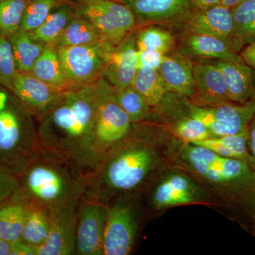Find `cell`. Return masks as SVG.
I'll return each instance as SVG.
<instances>
[{"label":"cell","mask_w":255,"mask_h":255,"mask_svg":"<svg viewBox=\"0 0 255 255\" xmlns=\"http://www.w3.org/2000/svg\"><path fill=\"white\" fill-rule=\"evenodd\" d=\"M16 73L11 43L7 37L0 35V85L11 90Z\"/></svg>","instance_id":"d590c367"},{"label":"cell","mask_w":255,"mask_h":255,"mask_svg":"<svg viewBox=\"0 0 255 255\" xmlns=\"http://www.w3.org/2000/svg\"><path fill=\"white\" fill-rule=\"evenodd\" d=\"M35 117L0 85V163L19 175L41 151Z\"/></svg>","instance_id":"277c9868"},{"label":"cell","mask_w":255,"mask_h":255,"mask_svg":"<svg viewBox=\"0 0 255 255\" xmlns=\"http://www.w3.org/2000/svg\"><path fill=\"white\" fill-rule=\"evenodd\" d=\"M224 77L231 102L244 104L251 100L253 68L246 63L218 60L214 62Z\"/></svg>","instance_id":"ffe728a7"},{"label":"cell","mask_w":255,"mask_h":255,"mask_svg":"<svg viewBox=\"0 0 255 255\" xmlns=\"http://www.w3.org/2000/svg\"><path fill=\"white\" fill-rule=\"evenodd\" d=\"M255 114V100L244 104L234 102L216 106L189 107V117L203 122L213 136L236 135L248 130Z\"/></svg>","instance_id":"9c48e42d"},{"label":"cell","mask_w":255,"mask_h":255,"mask_svg":"<svg viewBox=\"0 0 255 255\" xmlns=\"http://www.w3.org/2000/svg\"><path fill=\"white\" fill-rule=\"evenodd\" d=\"M235 31L242 46L255 42V0H243L231 9Z\"/></svg>","instance_id":"4dcf8cb0"},{"label":"cell","mask_w":255,"mask_h":255,"mask_svg":"<svg viewBox=\"0 0 255 255\" xmlns=\"http://www.w3.org/2000/svg\"><path fill=\"white\" fill-rule=\"evenodd\" d=\"M97 82L98 103L92 140L95 168L128 135L132 128L128 116L116 100L114 87L102 75Z\"/></svg>","instance_id":"8992f818"},{"label":"cell","mask_w":255,"mask_h":255,"mask_svg":"<svg viewBox=\"0 0 255 255\" xmlns=\"http://www.w3.org/2000/svg\"><path fill=\"white\" fill-rule=\"evenodd\" d=\"M158 163L153 142L140 123L91 172L80 178L82 197L108 204L132 195L145 184Z\"/></svg>","instance_id":"7a4b0ae2"},{"label":"cell","mask_w":255,"mask_h":255,"mask_svg":"<svg viewBox=\"0 0 255 255\" xmlns=\"http://www.w3.org/2000/svg\"><path fill=\"white\" fill-rule=\"evenodd\" d=\"M7 38L12 48L17 72L28 73L31 71L46 45L33 39L28 32L21 29Z\"/></svg>","instance_id":"83f0119b"},{"label":"cell","mask_w":255,"mask_h":255,"mask_svg":"<svg viewBox=\"0 0 255 255\" xmlns=\"http://www.w3.org/2000/svg\"><path fill=\"white\" fill-rule=\"evenodd\" d=\"M102 41H107L95 26L86 18L75 14L53 46L58 48L95 44Z\"/></svg>","instance_id":"4316f807"},{"label":"cell","mask_w":255,"mask_h":255,"mask_svg":"<svg viewBox=\"0 0 255 255\" xmlns=\"http://www.w3.org/2000/svg\"><path fill=\"white\" fill-rule=\"evenodd\" d=\"M194 105L216 106L231 102L224 77L214 63L194 64Z\"/></svg>","instance_id":"e0dca14e"},{"label":"cell","mask_w":255,"mask_h":255,"mask_svg":"<svg viewBox=\"0 0 255 255\" xmlns=\"http://www.w3.org/2000/svg\"><path fill=\"white\" fill-rule=\"evenodd\" d=\"M65 89L50 85L31 73L17 72L10 90L22 102L37 121Z\"/></svg>","instance_id":"2e32d148"},{"label":"cell","mask_w":255,"mask_h":255,"mask_svg":"<svg viewBox=\"0 0 255 255\" xmlns=\"http://www.w3.org/2000/svg\"><path fill=\"white\" fill-rule=\"evenodd\" d=\"M193 67L192 61L184 55H165L158 70L169 92L192 98L194 93Z\"/></svg>","instance_id":"d6986e66"},{"label":"cell","mask_w":255,"mask_h":255,"mask_svg":"<svg viewBox=\"0 0 255 255\" xmlns=\"http://www.w3.org/2000/svg\"><path fill=\"white\" fill-rule=\"evenodd\" d=\"M30 0H0V35L6 37L21 29Z\"/></svg>","instance_id":"d6a6232c"},{"label":"cell","mask_w":255,"mask_h":255,"mask_svg":"<svg viewBox=\"0 0 255 255\" xmlns=\"http://www.w3.org/2000/svg\"><path fill=\"white\" fill-rule=\"evenodd\" d=\"M137 49L152 50L166 55L174 46V37L163 28H146L136 35Z\"/></svg>","instance_id":"836d02e7"},{"label":"cell","mask_w":255,"mask_h":255,"mask_svg":"<svg viewBox=\"0 0 255 255\" xmlns=\"http://www.w3.org/2000/svg\"><path fill=\"white\" fill-rule=\"evenodd\" d=\"M241 55L247 65L255 69V42L248 45L242 52Z\"/></svg>","instance_id":"ab89813d"},{"label":"cell","mask_w":255,"mask_h":255,"mask_svg":"<svg viewBox=\"0 0 255 255\" xmlns=\"http://www.w3.org/2000/svg\"><path fill=\"white\" fill-rule=\"evenodd\" d=\"M76 14L86 18L105 41L119 44L132 31L136 19L119 0H70Z\"/></svg>","instance_id":"52a82bcc"},{"label":"cell","mask_w":255,"mask_h":255,"mask_svg":"<svg viewBox=\"0 0 255 255\" xmlns=\"http://www.w3.org/2000/svg\"><path fill=\"white\" fill-rule=\"evenodd\" d=\"M70 0H30L25 10L21 30L34 31L39 27L58 6Z\"/></svg>","instance_id":"1f68e13d"},{"label":"cell","mask_w":255,"mask_h":255,"mask_svg":"<svg viewBox=\"0 0 255 255\" xmlns=\"http://www.w3.org/2000/svg\"></svg>","instance_id":"bcb514c9"},{"label":"cell","mask_w":255,"mask_h":255,"mask_svg":"<svg viewBox=\"0 0 255 255\" xmlns=\"http://www.w3.org/2000/svg\"><path fill=\"white\" fill-rule=\"evenodd\" d=\"M164 55L152 50L137 49L138 68H145L158 70L163 61Z\"/></svg>","instance_id":"74e56055"},{"label":"cell","mask_w":255,"mask_h":255,"mask_svg":"<svg viewBox=\"0 0 255 255\" xmlns=\"http://www.w3.org/2000/svg\"><path fill=\"white\" fill-rule=\"evenodd\" d=\"M114 89L116 100L132 124L141 123L150 117V106L132 85Z\"/></svg>","instance_id":"f546056e"},{"label":"cell","mask_w":255,"mask_h":255,"mask_svg":"<svg viewBox=\"0 0 255 255\" xmlns=\"http://www.w3.org/2000/svg\"><path fill=\"white\" fill-rule=\"evenodd\" d=\"M26 203L13 196L0 204V238L10 243L21 241Z\"/></svg>","instance_id":"d4e9b609"},{"label":"cell","mask_w":255,"mask_h":255,"mask_svg":"<svg viewBox=\"0 0 255 255\" xmlns=\"http://www.w3.org/2000/svg\"><path fill=\"white\" fill-rule=\"evenodd\" d=\"M187 46L192 54L202 58L244 63L238 52L226 42L209 35L192 33L188 38Z\"/></svg>","instance_id":"cb8c5ba5"},{"label":"cell","mask_w":255,"mask_h":255,"mask_svg":"<svg viewBox=\"0 0 255 255\" xmlns=\"http://www.w3.org/2000/svg\"><path fill=\"white\" fill-rule=\"evenodd\" d=\"M131 85L151 107L158 105L169 92L159 70L139 68Z\"/></svg>","instance_id":"f1b7e54d"},{"label":"cell","mask_w":255,"mask_h":255,"mask_svg":"<svg viewBox=\"0 0 255 255\" xmlns=\"http://www.w3.org/2000/svg\"><path fill=\"white\" fill-rule=\"evenodd\" d=\"M97 80L64 90L36 121L41 150L63 159L80 177L96 167L92 140L99 97Z\"/></svg>","instance_id":"6da1fadb"},{"label":"cell","mask_w":255,"mask_h":255,"mask_svg":"<svg viewBox=\"0 0 255 255\" xmlns=\"http://www.w3.org/2000/svg\"><path fill=\"white\" fill-rule=\"evenodd\" d=\"M28 73L58 88L65 89L74 85L64 72L58 48L53 45H46L43 53Z\"/></svg>","instance_id":"603a6c76"},{"label":"cell","mask_w":255,"mask_h":255,"mask_svg":"<svg viewBox=\"0 0 255 255\" xmlns=\"http://www.w3.org/2000/svg\"><path fill=\"white\" fill-rule=\"evenodd\" d=\"M78 205L50 211L52 223L49 236L44 244L37 248L36 255H75Z\"/></svg>","instance_id":"9a60e30c"},{"label":"cell","mask_w":255,"mask_h":255,"mask_svg":"<svg viewBox=\"0 0 255 255\" xmlns=\"http://www.w3.org/2000/svg\"><path fill=\"white\" fill-rule=\"evenodd\" d=\"M137 70L136 34L131 31L119 44L111 46L102 76L112 86L122 88L131 85Z\"/></svg>","instance_id":"7c38bea8"},{"label":"cell","mask_w":255,"mask_h":255,"mask_svg":"<svg viewBox=\"0 0 255 255\" xmlns=\"http://www.w3.org/2000/svg\"><path fill=\"white\" fill-rule=\"evenodd\" d=\"M11 255H36V249L22 242L12 243Z\"/></svg>","instance_id":"f35d334b"},{"label":"cell","mask_w":255,"mask_h":255,"mask_svg":"<svg viewBox=\"0 0 255 255\" xmlns=\"http://www.w3.org/2000/svg\"><path fill=\"white\" fill-rule=\"evenodd\" d=\"M15 197L33 201L50 211L78 205L82 196L79 174L63 159L41 150L18 175Z\"/></svg>","instance_id":"3957f363"},{"label":"cell","mask_w":255,"mask_h":255,"mask_svg":"<svg viewBox=\"0 0 255 255\" xmlns=\"http://www.w3.org/2000/svg\"><path fill=\"white\" fill-rule=\"evenodd\" d=\"M112 43L108 41L85 46L58 48L60 61L69 81L74 85L95 81L105 70Z\"/></svg>","instance_id":"30bf717a"},{"label":"cell","mask_w":255,"mask_h":255,"mask_svg":"<svg viewBox=\"0 0 255 255\" xmlns=\"http://www.w3.org/2000/svg\"><path fill=\"white\" fill-rule=\"evenodd\" d=\"M209 194L182 173L169 174L154 189L152 202L157 209H167L204 201Z\"/></svg>","instance_id":"4fadbf2b"},{"label":"cell","mask_w":255,"mask_h":255,"mask_svg":"<svg viewBox=\"0 0 255 255\" xmlns=\"http://www.w3.org/2000/svg\"><path fill=\"white\" fill-rule=\"evenodd\" d=\"M127 5L136 23L160 22L182 17L193 6L191 0H119Z\"/></svg>","instance_id":"ac0fdd59"},{"label":"cell","mask_w":255,"mask_h":255,"mask_svg":"<svg viewBox=\"0 0 255 255\" xmlns=\"http://www.w3.org/2000/svg\"><path fill=\"white\" fill-rule=\"evenodd\" d=\"M248 136V130L236 135L209 137L192 144L205 147L222 157L243 161L255 169V161L250 151Z\"/></svg>","instance_id":"7402d4cb"},{"label":"cell","mask_w":255,"mask_h":255,"mask_svg":"<svg viewBox=\"0 0 255 255\" xmlns=\"http://www.w3.org/2000/svg\"><path fill=\"white\" fill-rule=\"evenodd\" d=\"M191 1L193 6L201 9L221 4V0H191Z\"/></svg>","instance_id":"b9f144b4"},{"label":"cell","mask_w":255,"mask_h":255,"mask_svg":"<svg viewBox=\"0 0 255 255\" xmlns=\"http://www.w3.org/2000/svg\"><path fill=\"white\" fill-rule=\"evenodd\" d=\"M243 0H221V4L232 9L235 6H237L240 3L242 2Z\"/></svg>","instance_id":"ee69618b"},{"label":"cell","mask_w":255,"mask_h":255,"mask_svg":"<svg viewBox=\"0 0 255 255\" xmlns=\"http://www.w3.org/2000/svg\"><path fill=\"white\" fill-rule=\"evenodd\" d=\"M131 197L120 196L107 204L103 255H128L133 250L138 219Z\"/></svg>","instance_id":"ba28073f"},{"label":"cell","mask_w":255,"mask_h":255,"mask_svg":"<svg viewBox=\"0 0 255 255\" xmlns=\"http://www.w3.org/2000/svg\"><path fill=\"white\" fill-rule=\"evenodd\" d=\"M107 204L82 197L77 209L76 253L103 255Z\"/></svg>","instance_id":"8fae6325"},{"label":"cell","mask_w":255,"mask_h":255,"mask_svg":"<svg viewBox=\"0 0 255 255\" xmlns=\"http://www.w3.org/2000/svg\"><path fill=\"white\" fill-rule=\"evenodd\" d=\"M75 14V9L70 1L63 3L50 14L41 26L28 33L40 43L53 45Z\"/></svg>","instance_id":"484cf974"},{"label":"cell","mask_w":255,"mask_h":255,"mask_svg":"<svg viewBox=\"0 0 255 255\" xmlns=\"http://www.w3.org/2000/svg\"><path fill=\"white\" fill-rule=\"evenodd\" d=\"M191 169L208 182L222 188L230 200L251 210L255 216V169L249 164L209 150Z\"/></svg>","instance_id":"5b68a950"},{"label":"cell","mask_w":255,"mask_h":255,"mask_svg":"<svg viewBox=\"0 0 255 255\" xmlns=\"http://www.w3.org/2000/svg\"><path fill=\"white\" fill-rule=\"evenodd\" d=\"M26 203V217L21 242L33 248H40L48 239L51 228V212L46 206L33 201Z\"/></svg>","instance_id":"44dd1931"},{"label":"cell","mask_w":255,"mask_h":255,"mask_svg":"<svg viewBox=\"0 0 255 255\" xmlns=\"http://www.w3.org/2000/svg\"><path fill=\"white\" fill-rule=\"evenodd\" d=\"M12 243L4 241L0 238V255H11Z\"/></svg>","instance_id":"7bdbcfd3"},{"label":"cell","mask_w":255,"mask_h":255,"mask_svg":"<svg viewBox=\"0 0 255 255\" xmlns=\"http://www.w3.org/2000/svg\"><path fill=\"white\" fill-rule=\"evenodd\" d=\"M192 33L209 35L220 38L238 52L243 48L235 31L232 11L219 4L197 9L189 21Z\"/></svg>","instance_id":"5bb4252c"},{"label":"cell","mask_w":255,"mask_h":255,"mask_svg":"<svg viewBox=\"0 0 255 255\" xmlns=\"http://www.w3.org/2000/svg\"><path fill=\"white\" fill-rule=\"evenodd\" d=\"M251 100H255V82L253 81V90H252Z\"/></svg>","instance_id":"f6af8a7d"},{"label":"cell","mask_w":255,"mask_h":255,"mask_svg":"<svg viewBox=\"0 0 255 255\" xmlns=\"http://www.w3.org/2000/svg\"><path fill=\"white\" fill-rule=\"evenodd\" d=\"M172 130L187 143H194L214 137L205 124L189 116L177 121L172 127Z\"/></svg>","instance_id":"e575fe53"},{"label":"cell","mask_w":255,"mask_h":255,"mask_svg":"<svg viewBox=\"0 0 255 255\" xmlns=\"http://www.w3.org/2000/svg\"><path fill=\"white\" fill-rule=\"evenodd\" d=\"M19 187L18 176L0 163V204L12 198Z\"/></svg>","instance_id":"8d00e7d4"},{"label":"cell","mask_w":255,"mask_h":255,"mask_svg":"<svg viewBox=\"0 0 255 255\" xmlns=\"http://www.w3.org/2000/svg\"><path fill=\"white\" fill-rule=\"evenodd\" d=\"M248 145L253 159L255 161V114L248 128Z\"/></svg>","instance_id":"60d3db41"}]
</instances>
